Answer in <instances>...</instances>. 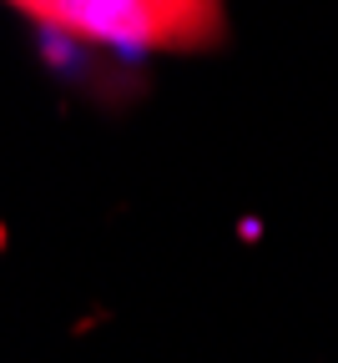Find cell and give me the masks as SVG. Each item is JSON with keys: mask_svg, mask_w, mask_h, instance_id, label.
Returning <instances> with one entry per match:
<instances>
[{"mask_svg": "<svg viewBox=\"0 0 338 363\" xmlns=\"http://www.w3.org/2000/svg\"><path fill=\"white\" fill-rule=\"evenodd\" d=\"M40 30L121 56L197 51L222 35V0H11Z\"/></svg>", "mask_w": 338, "mask_h": 363, "instance_id": "cell-1", "label": "cell"}]
</instances>
